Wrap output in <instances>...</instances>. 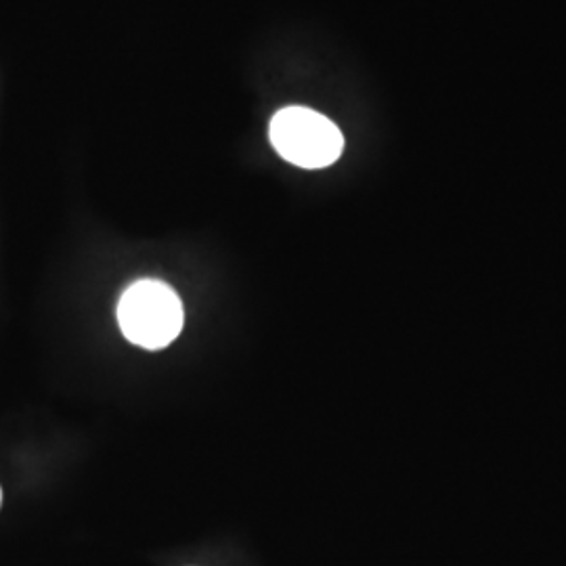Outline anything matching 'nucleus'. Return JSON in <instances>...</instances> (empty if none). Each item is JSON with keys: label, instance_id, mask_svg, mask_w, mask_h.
<instances>
[{"label": "nucleus", "instance_id": "1", "mask_svg": "<svg viewBox=\"0 0 566 566\" xmlns=\"http://www.w3.org/2000/svg\"><path fill=\"white\" fill-rule=\"evenodd\" d=\"M118 324L130 343L147 350H160L181 334V298L170 285L158 280L133 283L122 294Z\"/></svg>", "mask_w": 566, "mask_h": 566}, {"label": "nucleus", "instance_id": "2", "mask_svg": "<svg viewBox=\"0 0 566 566\" xmlns=\"http://www.w3.org/2000/svg\"><path fill=\"white\" fill-rule=\"evenodd\" d=\"M275 151L301 168H325L340 158L344 137L340 128L308 107H285L269 126Z\"/></svg>", "mask_w": 566, "mask_h": 566}, {"label": "nucleus", "instance_id": "3", "mask_svg": "<svg viewBox=\"0 0 566 566\" xmlns=\"http://www.w3.org/2000/svg\"><path fill=\"white\" fill-rule=\"evenodd\" d=\"M0 506H2V489H0Z\"/></svg>", "mask_w": 566, "mask_h": 566}]
</instances>
